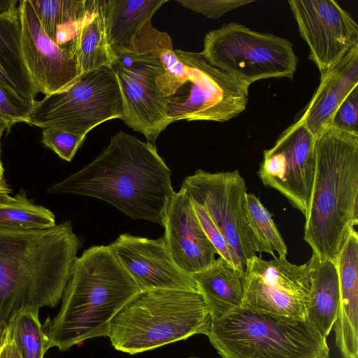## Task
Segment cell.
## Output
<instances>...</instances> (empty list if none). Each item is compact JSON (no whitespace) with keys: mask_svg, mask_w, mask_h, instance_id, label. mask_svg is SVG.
Returning a JSON list of instances; mask_svg holds the SVG:
<instances>
[{"mask_svg":"<svg viewBox=\"0 0 358 358\" xmlns=\"http://www.w3.org/2000/svg\"><path fill=\"white\" fill-rule=\"evenodd\" d=\"M181 187L210 217L227 243L234 266L245 275L256 249L246 216V184L239 171L198 169L185 178Z\"/></svg>","mask_w":358,"mask_h":358,"instance_id":"11","label":"cell"},{"mask_svg":"<svg viewBox=\"0 0 358 358\" xmlns=\"http://www.w3.org/2000/svg\"><path fill=\"white\" fill-rule=\"evenodd\" d=\"M315 260L314 254L301 265L286 257L265 260L253 256L246 264L240 306L282 320L306 321Z\"/></svg>","mask_w":358,"mask_h":358,"instance_id":"12","label":"cell"},{"mask_svg":"<svg viewBox=\"0 0 358 358\" xmlns=\"http://www.w3.org/2000/svg\"><path fill=\"white\" fill-rule=\"evenodd\" d=\"M213 320L201 292L157 289L140 291L113 317L108 337L113 348L129 355L207 335Z\"/></svg>","mask_w":358,"mask_h":358,"instance_id":"5","label":"cell"},{"mask_svg":"<svg viewBox=\"0 0 358 358\" xmlns=\"http://www.w3.org/2000/svg\"><path fill=\"white\" fill-rule=\"evenodd\" d=\"M163 236L176 264L189 275L213 266L218 255L203 231L185 188L174 192L166 209Z\"/></svg>","mask_w":358,"mask_h":358,"instance_id":"17","label":"cell"},{"mask_svg":"<svg viewBox=\"0 0 358 358\" xmlns=\"http://www.w3.org/2000/svg\"><path fill=\"white\" fill-rule=\"evenodd\" d=\"M0 358H22L7 324L0 326Z\"/></svg>","mask_w":358,"mask_h":358,"instance_id":"34","label":"cell"},{"mask_svg":"<svg viewBox=\"0 0 358 358\" xmlns=\"http://www.w3.org/2000/svg\"><path fill=\"white\" fill-rule=\"evenodd\" d=\"M329 126L342 131L358 134V86L337 108Z\"/></svg>","mask_w":358,"mask_h":358,"instance_id":"31","label":"cell"},{"mask_svg":"<svg viewBox=\"0 0 358 358\" xmlns=\"http://www.w3.org/2000/svg\"><path fill=\"white\" fill-rule=\"evenodd\" d=\"M107 246L141 291L171 289L200 292L192 275L174 262L163 236L152 239L122 234Z\"/></svg>","mask_w":358,"mask_h":358,"instance_id":"16","label":"cell"},{"mask_svg":"<svg viewBox=\"0 0 358 358\" xmlns=\"http://www.w3.org/2000/svg\"><path fill=\"white\" fill-rule=\"evenodd\" d=\"M81 245L71 221L37 230L0 229V326L22 309L56 306Z\"/></svg>","mask_w":358,"mask_h":358,"instance_id":"2","label":"cell"},{"mask_svg":"<svg viewBox=\"0 0 358 358\" xmlns=\"http://www.w3.org/2000/svg\"><path fill=\"white\" fill-rule=\"evenodd\" d=\"M182 7L207 17L216 19L241 6L251 3V0H178Z\"/></svg>","mask_w":358,"mask_h":358,"instance_id":"32","label":"cell"},{"mask_svg":"<svg viewBox=\"0 0 358 358\" xmlns=\"http://www.w3.org/2000/svg\"><path fill=\"white\" fill-rule=\"evenodd\" d=\"M188 358H200V357H188Z\"/></svg>","mask_w":358,"mask_h":358,"instance_id":"38","label":"cell"},{"mask_svg":"<svg viewBox=\"0 0 358 358\" xmlns=\"http://www.w3.org/2000/svg\"><path fill=\"white\" fill-rule=\"evenodd\" d=\"M222 358H329L313 322L275 317L241 306L213 319L206 335Z\"/></svg>","mask_w":358,"mask_h":358,"instance_id":"6","label":"cell"},{"mask_svg":"<svg viewBox=\"0 0 358 358\" xmlns=\"http://www.w3.org/2000/svg\"><path fill=\"white\" fill-rule=\"evenodd\" d=\"M192 275L210 308L213 319L241 306L244 275L224 258L219 256L213 266Z\"/></svg>","mask_w":358,"mask_h":358,"instance_id":"22","label":"cell"},{"mask_svg":"<svg viewBox=\"0 0 358 358\" xmlns=\"http://www.w3.org/2000/svg\"><path fill=\"white\" fill-rule=\"evenodd\" d=\"M145 25L152 47L164 70V74L157 77V85L167 99L173 95L187 80V69L177 57L169 34L155 28L151 20H148Z\"/></svg>","mask_w":358,"mask_h":358,"instance_id":"26","label":"cell"},{"mask_svg":"<svg viewBox=\"0 0 358 358\" xmlns=\"http://www.w3.org/2000/svg\"><path fill=\"white\" fill-rule=\"evenodd\" d=\"M124 115L117 76L112 68L101 67L82 73L66 90L37 101L27 124L86 136L97 125L111 119L122 120Z\"/></svg>","mask_w":358,"mask_h":358,"instance_id":"8","label":"cell"},{"mask_svg":"<svg viewBox=\"0 0 358 358\" xmlns=\"http://www.w3.org/2000/svg\"><path fill=\"white\" fill-rule=\"evenodd\" d=\"M17 1L16 0H0V11L7 9Z\"/></svg>","mask_w":358,"mask_h":358,"instance_id":"36","label":"cell"},{"mask_svg":"<svg viewBox=\"0 0 358 358\" xmlns=\"http://www.w3.org/2000/svg\"><path fill=\"white\" fill-rule=\"evenodd\" d=\"M201 54L211 66L249 86L268 78L292 79L298 63L287 38L233 22L208 32Z\"/></svg>","mask_w":358,"mask_h":358,"instance_id":"7","label":"cell"},{"mask_svg":"<svg viewBox=\"0 0 358 358\" xmlns=\"http://www.w3.org/2000/svg\"><path fill=\"white\" fill-rule=\"evenodd\" d=\"M315 156L303 239L320 261L336 263L358 224V134L329 126L315 138Z\"/></svg>","mask_w":358,"mask_h":358,"instance_id":"4","label":"cell"},{"mask_svg":"<svg viewBox=\"0 0 358 358\" xmlns=\"http://www.w3.org/2000/svg\"><path fill=\"white\" fill-rule=\"evenodd\" d=\"M175 52L187 69V80L166 99L169 124L180 120L224 122L246 109L248 85L211 66L201 52Z\"/></svg>","mask_w":358,"mask_h":358,"instance_id":"9","label":"cell"},{"mask_svg":"<svg viewBox=\"0 0 358 358\" xmlns=\"http://www.w3.org/2000/svg\"><path fill=\"white\" fill-rule=\"evenodd\" d=\"M18 3L0 11V84L35 105L38 92L22 56Z\"/></svg>","mask_w":358,"mask_h":358,"instance_id":"19","label":"cell"},{"mask_svg":"<svg viewBox=\"0 0 358 358\" xmlns=\"http://www.w3.org/2000/svg\"><path fill=\"white\" fill-rule=\"evenodd\" d=\"M171 176L155 145L120 131L92 162L51 186L48 193L99 199L134 220L163 227L175 192Z\"/></svg>","mask_w":358,"mask_h":358,"instance_id":"1","label":"cell"},{"mask_svg":"<svg viewBox=\"0 0 358 358\" xmlns=\"http://www.w3.org/2000/svg\"><path fill=\"white\" fill-rule=\"evenodd\" d=\"M246 216L256 252L286 257L287 247L268 210L253 194L246 195Z\"/></svg>","mask_w":358,"mask_h":358,"instance_id":"27","label":"cell"},{"mask_svg":"<svg viewBox=\"0 0 358 358\" xmlns=\"http://www.w3.org/2000/svg\"><path fill=\"white\" fill-rule=\"evenodd\" d=\"M85 137L63 129L49 127L43 129L42 142L60 158L71 162Z\"/></svg>","mask_w":358,"mask_h":358,"instance_id":"30","label":"cell"},{"mask_svg":"<svg viewBox=\"0 0 358 358\" xmlns=\"http://www.w3.org/2000/svg\"><path fill=\"white\" fill-rule=\"evenodd\" d=\"M358 86V45L321 73L320 82L299 120L317 138L330 124L333 115Z\"/></svg>","mask_w":358,"mask_h":358,"instance_id":"18","label":"cell"},{"mask_svg":"<svg viewBox=\"0 0 358 358\" xmlns=\"http://www.w3.org/2000/svg\"><path fill=\"white\" fill-rule=\"evenodd\" d=\"M192 203L199 221L208 238L217 251L218 255L226 259L234 266L229 248L223 236L206 211L196 203L192 201Z\"/></svg>","mask_w":358,"mask_h":358,"instance_id":"33","label":"cell"},{"mask_svg":"<svg viewBox=\"0 0 358 358\" xmlns=\"http://www.w3.org/2000/svg\"><path fill=\"white\" fill-rule=\"evenodd\" d=\"M140 291L108 246L84 250L73 265L60 310L43 326L48 348L65 351L85 340L108 336L113 317Z\"/></svg>","mask_w":358,"mask_h":358,"instance_id":"3","label":"cell"},{"mask_svg":"<svg viewBox=\"0 0 358 358\" xmlns=\"http://www.w3.org/2000/svg\"><path fill=\"white\" fill-rule=\"evenodd\" d=\"M3 131H1L0 130V138L3 134ZM3 172H4V169L3 168V164H2V162H1V156H0V178H3Z\"/></svg>","mask_w":358,"mask_h":358,"instance_id":"37","label":"cell"},{"mask_svg":"<svg viewBox=\"0 0 358 358\" xmlns=\"http://www.w3.org/2000/svg\"><path fill=\"white\" fill-rule=\"evenodd\" d=\"M30 1L46 34L59 46L69 51L85 15L89 0Z\"/></svg>","mask_w":358,"mask_h":358,"instance_id":"24","label":"cell"},{"mask_svg":"<svg viewBox=\"0 0 358 358\" xmlns=\"http://www.w3.org/2000/svg\"><path fill=\"white\" fill-rule=\"evenodd\" d=\"M38 309L24 308L16 312L8 327L22 358H43L49 349Z\"/></svg>","mask_w":358,"mask_h":358,"instance_id":"28","label":"cell"},{"mask_svg":"<svg viewBox=\"0 0 358 358\" xmlns=\"http://www.w3.org/2000/svg\"><path fill=\"white\" fill-rule=\"evenodd\" d=\"M315 137L297 120L264 151L257 172L265 186L280 192L304 216L315 176Z\"/></svg>","mask_w":358,"mask_h":358,"instance_id":"13","label":"cell"},{"mask_svg":"<svg viewBox=\"0 0 358 358\" xmlns=\"http://www.w3.org/2000/svg\"><path fill=\"white\" fill-rule=\"evenodd\" d=\"M34 105L0 84V130H10L18 122L28 123Z\"/></svg>","mask_w":358,"mask_h":358,"instance_id":"29","label":"cell"},{"mask_svg":"<svg viewBox=\"0 0 358 358\" xmlns=\"http://www.w3.org/2000/svg\"><path fill=\"white\" fill-rule=\"evenodd\" d=\"M55 214L48 208L31 202L24 189L0 203V229L29 231L55 226Z\"/></svg>","mask_w":358,"mask_h":358,"instance_id":"25","label":"cell"},{"mask_svg":"<svg viewBox=\"0 0 358 358\" xmlns=\"http://www.w3.org/2000/svg\"><path fill=\"white\" fill-rule=\"evenodd\" d=\"M18 10L22 56L37 92L66 90L80 76L75 59L46 34L30 0L20 1Z\"/></svg>","mask_w":358,"mask_h":358,"instance_id":"15","label":"cell"},{"mask_svg":"<svg viewBox=\"0 0 358 358\" xmlns=\"http://www.w3.org/2000/svg\"><path fill=\"white\" fill-rule=\"evenodd\" d=\"M339 298L336 264L329 260L320 261L315 255L308 319L325 337L329 336L336 322Z\"/></svg>","mask_w":358,"mask_h":358,"instance_id":"23","label":"cell"},{"mask_svg":"<svg viewBox=\"0 0 358 358\" xmlns=\"http://www.w3.org/2000/svg\"><path fill=\"white\" fill-rule=\"evenodd\" d=\"M69 51L80 75L101 67L112 68L117 55L108 41L102 0H89L85 15Z\"/></svg>","mask_w":358,"mask_h":358,"instance_id":"21","label":"cell"},{"mask_svg":"<svg viewBox=\"0 0 358 358\" xmlns=\"http://www.w3.org/2000/svg\"><path fill=\"white\" fill-rule=\"evenodd\" d=\"M145 24L134 48L116 53L112 69L124 98L125 115L122 121L155 145L157 137L169 124L166 115V100L156 83L164 70Z\"/></svg>","mask_w":358,"mask_h":358,"instance_id":"10","label":"cell"},{"mask_svg":"<svg viewBox=\"0 0 358 358\" xmlns=\"http://www.w3.org/2000/svg\"><path fill=\"white\" fill-rule=\"evenodd\" d=\"M168 0H102L106 36L117 53L131 50L144 24Z\"/></svg>","mask_w":358,"mask_h":358,"instance_id":"20","label":"cell"},{"mask_svg":"<svg viewBox=\"0 0 358 358\" xmlns=\"http://www.w3.org/2000/svg\"><path fill=\"white\" fill-rule=\"evenodd\" d=\"M11 192V189L9 187L4 178H0V203L7 201L11 198L10 195Z\"/></svg>","mask_w":358,"mask_h":358,"instance_id":"35","label":"cell"},{"mask_svg":"<svg viewBox=\"0 0 358 358\" xmlns=\"http://www.w3.org/2000/svg\"><path fill=\"white\" fill-rule=\"evenodd\" d=\"M309 59L320 73L358 45V25L350 14L333 0H289Z\"/></svg>","mask_w":358,"mask_h":358,"instance_id":"14","label":"cell"}]
</instances>
